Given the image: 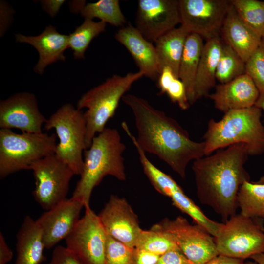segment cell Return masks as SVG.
<instances>
[{
    "label": "cell",
    "mask_w": 264,
    "mask_h": 264,
    "mask_svg": "<svg viewBox=\"0 0 264 264\" xmlns=\"http://www.w3.org/2000/svg\"><path fill=\"white\" fill-rule=\"evenodd\" d=\"M157 264H193L179 249L167 252L160 256Z\"/></svg>",
    "instance_id": "36"
},
{
    "label": "cell",
    "mask_w": 264,
    "mask_h": 264,
    "mask_svg": "<svg viewBox=\"0 0 264 264\" xmlns=\"http://www.w3.org/2000/svg\"><path fill=\"white\" fill-rule=\"evenodd\" d=\"M66 238V247L83 264H105L107 234L90 207Z\"/></svg>",
    "instance_id": "13"
},
{
    "label": "cell",
    "mask_w": 264,
    "mask_h": 264,
    "mask_svg": "<svg viewBox=\"0 0 264 264\" xmlns=\"http://www.w3.org/2000/svg\"><path fill=\"white\" fill-rule=\"evenodd\" d=\"M65 0H42L43 7L45 11L51 17L54 16L59 10V9L65 2Z\"/></svg>",
    "instance_id": "40"
},
{
    "label": "cell",
    "mask_w": 264,
    "mask_h": 264,
    "mask_svg": "<svg viewBox=\"0 0 264 264\" xmlns=\"http://www.w3.org/2000/svg\"><path fill=\"white\" fill-rule=\"evenodd\" d=\"M165 93L173 102L177 103L182 110H187L190 107L185 85L178 78H176L171 82Z\"/></svg>",
    "instance_id": "34"
},
{
    "label": "cell",
    "mask_w": 264,
    "mask_h": 264,
    "mask_svg": "<svg viewBox=\"0 0 264 264\" xmlns=\"http://www.w3.org/2000/svg\"><path fill=\"white\" fill-rule=\"evenodd\" d=\"M47 119L40 112L35 96L20 92L0 101V128L41 133Z\"/></svg>",
    "instance_id": "15"
},
{
    "label": "cell",
    "mask_w": 264,
    "mask_h": 264,
    "mask_svg": "<svg viewBox=\"0 0 264 264\" xmlns=\"http://www.w3.org/2000/svg\"><path fill=\"white\" fill-rule=\"evenodd\" d=\"M251 258L258 264H264V254L263 253L255 254Z\"/></svg>",
    "instance_id": "43"
},
{
    "label": "cell",
    "mask_w": 264,
    "mask_h": 264,
    "mask_svg": "<svg viewBox=\"0 0 264 264\" xmlns=\"http://www.w3.org/2000/svg\"><path fill=\"white\" fill-rule=\"evenodd\" d=\"M262 229H263V231H264V225H263V227H262ZM263 253L264 254V251Z\"/></svg>",
    "instance_id": "45"
},
{
    "label": "cell",
    "mask_w": 264,
    "mask_h": 264,
    "mask_svg": "<svg viewBox=\"0 0 264 264\" xmlns=\"http://www.w3.org/2000/svg\"><path fill=\"white\" fill-rule=\"evenodd\" d=\"M131 140L136 149L144 173L154 189L162 195L169 197L174 206L188 215L195 223L204 228L214 237H216L223 223L214 221L206 216L170 175L150 161L135 137H132Z\"/></svg>",
    "instance_id": "9"
},
{
    "label": "cell",
    "mask_w": 264,
    "mask_h": 264,
    "mask_svg": "<svg viewBox=\"0 0 264 264\" xmlns=\"http://www.w3.org/2000/svg\"><path fill=\"white\" fill-rule=\"evenodd\" d=\"M84 207L81 201L66 198L45 211L36 221L42 233L44 248L49 249L66 238L79 221Z\"/></svg>",
    "instance_id": "17"
},
{
    "label": "cell",
    "mask_w": 264,
    "mask_h": 264,
    "mask_svg": "<svg viewBox=\"0 0 264 264\" xmlns=\"http://www.w3.org/2000/svg\"><path fill=\"white\" fill-rule=\"evenodd\" d=\"M205 264H245L244 260L218 255Z\"/></svg>",
    "instance_id": "41"
},
{
    "label": "cell",
    "mask_w": 264,
    "mask_h": 264,
    "mask_svg": "<svg viewBox=\"0 0 264 264\" xmlns=\"http://www.w3.org/2000/svg\"><path fill=\"white\" fill-rule=\"evenodd\" d=\"M13 258V252L8 247L3 234L0 233V264H6Z\"/></svg>",
    "instance_id": "39"
},
{
    "label": "cell",
    "mask_w": 264,
    "mask_h": 264,
    "mask_svg": "<svg viewBox=\"0 0 264 264\" xmlns=\"http://www.w3.org/2000/svg\"><path fill=\"white\" fill-rule=\"evenodd\" d=\"M48 264H83L66 247L57 246L54 249Z\"/></svg>",
    "instance_id": "35"
},
{
    "label": "cell",
    "mask_w": 264,
    "mask_h": 264,
    "mask_svg": "<svg viewBox=\"0 0 264 264\" xmlns=\"http://www.w3.org/2000/svg\"><path fill=\"white\" fill-rule=\"evenodd\" d=\"M85 1L77 2L74 7L85 19L98 18L100 21L116 27H123L126 20L118 0H100L85 4Z\"/></svg>",
    "instance_id": "26"
},
{
    "label": "cell",
    "mask_w": 264,
    "mask_h": 264,
    "mask_svg": "<svg viewBox=\"0 0 264 264\" xmlns=\"http://www.w3.org/2000/svg\"><path fill=\"white\" fill-rule=\"evenodd\" d=\"M152 227L168 234L193 264H205L219 255L214 238L204 228L181 216L163 219Z\"/></svg>",
    "instance_id": "11"
},
{
    "label": "cell",
    "mask_w": 264,
    "mask_h": 264,
    "mask_svg": "<svg viewBox=\"0 0 264 264\" xmlns=\"http://www.w3.org/2000/svg\"><path fill=\"white\" fill-rule=\"evenodd\" d=\"M245 63L231 47L222 42L216 70V80L220 84H224L245 74Z\"/></svg>",
    "instance_id": "29"
},
{
    "label": "cell",
    "mask_w": 264,
    "mask_h": 264,
    "mask_svg": "<svg viewBox=\"0 0 264 264\" xmlns=\"http://www.w3.org/2000/svg\"><path fill=\"white\" fill-rule=\"evenodd\" d=\"M245 74L252 79L260 94L264 93V38L246 62Z\"/></svg>",
    "instance_id": "33"
},
{
    "label": "cell",
    "mask_w": 264,
    "mask_h": 264,
    "mask_svg": "<svg viewBox=\"0 0 264 264\" xmlns=\"http://www.w3.org/2000/svg\"><path fill=\"white\" fill-rule=\"evenodd\" d=\"M203 39L195 34H189L186 40L181 58L178 78L185 85L189 104L196 101L194 88L196 74L204 47Z\"/></svg>",
    "instance_id": "25"
},
{
    "label": "cell",
    "mask_w": 264,
    "mask_h": 264,
    "mask_svg": "<svg viewBox=\"0 0 264 264\" xmlns=\"http://www.w3.org/2000/svg\"><path fill=\"white\" fill-rule=\"evenodd\" d=\"M189 34L180 26L163 35L154 43L160 73L164 67L168 66L173 70L176 77L178 78L180 62Z\"/></svg>",
    "instance_id": "24"
},
{
    "label": "cell",
    "mask_w": 264,
    "mask_h": 264,
    "mask_svg": "<svg viewBox=\"0 0 264 264\" xmlns=\"http://www.w3.org/2000/svg\"><path fill=\"white\" fill-rule=\"evenodd\" d=\"M248 155L246 145L237 143L193 162L197 196L220 216L223 223L236 214L239 189L250 181L244 168Z\"/></svg>",
    "instance_id": "2"
},
{
    "label": "cell",
    "mask_w": 264,
    "mask_h": 264,
    "mask_svg": "<svg viewBox=\"0 0 264 264\" xmlns=\"http://www.w3.org/2000/svg\"><path fill=\"white\" fill-rule=\"evenodd\" d=\"M240 214L254 219L264 220V184L244 182L237 196Z\"/></svg>",
    "instance_id": "27"
},
{
    "label": "cell",
    "mask_w": 264,
    "mask_h": 264,
    "mask_svg": "<svg viewBox=\"0 0 264 264\" xmlns=\"http://www.w3.org/2000/svg\"><path fill=\"white\" fill-rule=\"evenodd\" d=\"M261 115L262 110L254 106L229 110L218 121L210 119L203 137L205 154L237 143L244 144L249 155L263 154L264 126Z\"/></svg>",
    "instance_id": "4"
},
{
    "label": "cell",
    "mask_w": 264,
    "mask_h": 264,
    "mask_svg": "<svg viewBox=\"0 0 264 264\" xmlns=\"http://www.w3.org/2000/svg\"><path fill=\"white\" fill-rule=\"evenodd\" d=\"M222 44L220 37L207 40L204 44L196 77V101L208 96L210 90L215 86L216 70Z\"/></svg>",
    "instance_id": "23"
},
{
    "label": "cell",
    "mask_w": 264,
    "mask_h": 264,
    "mask_svg": "<svg viewBox=\"0 0 264 264\" xmlns=\"http://www.w3.org/2000/svg\"><path fill=\"white\" fill-rule=\"evenodd\" d=\"M15 264H40L45 259L42 231L30 216H26L16 235Z\"/></svg>",
    "instance_id": "22"
},
{
    "label": "cell",
    "mask_w": 264,
    "mask_h": 264,
    "mask_svg": "<svg viewBox=\"0 0 264 264\" xmlns=\"http://www.w3.org/2000/svg\"><path fill=\"white\" fill-rule=\"evenodd\" d=\"M126 146L117 129L106 128L92 139L84 151V166L71 198L79 200L84 207L89 206L93 189L106 176L119 180L126 179L123 154Z\"/></svg>",
    "instance_id": "3"
},
{
    "label": "cell",
    "mask_w": 264,
    "mask_h": 264,
    "mask_svg": "<svg viewBox=\"0 0 264 264\" xmlns=\"http://www.w3.org/2000/svg\"><path fill=\"white\" fill-rule=\"evenodd\" d=\"M255 106L260 108L264 112V93L260 94L259 98L257 101ZM257 182L264 184V175L262 176L259 180Z\"/></svg>",
    "instance_id": "42"
},
{
    "label": "cell",
    "mask_w": 264,
    "mask_h": 264,
    "mask_svg": "<svg viewBox=\"0 0 264 264\" xmlns=\"http://www.w3.org/2000/svg\"><path fill=\"white\" fill-rule=\"evenodd\" d=\"M259 95L252 79L244 74L230 82L216 86L215 92L208 96L215 108L225 113L255 106Z\"/></svg>",
    "instance_id": "19"
},
{
    "label": "cell",
    "mask_w": 264,
    "mask_h": 264,
    "mask_svg": "<svg viewBox=\"0 0 264 264\" xmlns=\"http://www.w3.org/2000/svg\"><path fill=\"white\" fill-rule=\"evenodd\" d=\"M122 100L132 111L137 131L136 139L141 148L157 156L181 177L185 178L190 161L206 155L204 141L191 140L176 120L146 99L127 94Z\"/></svg>",
    "instance_id": "1"
},
{
    "label": "cell",
    "mask_w": 264,
    "mask_h": 264,
    "mask_svg": "<svg viewBox=\"0 0 264 264\" xmlns=\"http://www.w3.org/2000/svg\"><path fill=\"white\" fill-rule=\"evenodd\" d=\"M135 248L144 250L160 256L169 251L179 249L168 234L152 227L150 230L141 231L137 240Z\"/></svg>",
    "instance_id": "31"
},
{
    "label": "cell",
    "mask_w": 264,
    "mask_h": 264,
    "mask_svg": "<svg viewBox=\"0 0 264 264\" xmlns=\"http://www.w3.org/2000/svg\"><path fill=\"white\" fill-rule=\"evenodd\" d=\"M44 128L54 129L59 139L55 155L68 165L75 175H81L84 151L87 149L86 121L84 112L72 104L63 105L47 119Z\"/></svg>",
    "instance_id": "7"
},
{
    "label": "cell",
    "mask_w": 264,
    "mask_h": 264,
    "mask_svg": "<svg viewBox=\"0 0 264 264\" xmlns=\"http://www.w3.org/2000/svg\"><path fill=\"white\" fill-rule=\"evenodd\" d=\"M29 170L35 180L33 197L43 209L48 210L66 198L70 181L75 174L55 154L36 161Z\"/></svg>",
    "instance_id": "10"
},
{
    "label": "cell",
    "mask_w": 264,
    "mask_h": 264,
    "mask_svg": "<svg viewBox=\"0 0 264 264\" xmlns=\"http://www.w3.org/2000/svg\"><path fill=\"white\" fill-rule=\"evenodd\" d=\"M56 137L55 133L19 134L10 129H0V179L22 170H29L33 162L54 154Z\"/></svg>",
    "instance_id": "6"
},
{
    "label": "cell",
    "mask_w": 264,
    "mask_h": 264,
    "mask_svg": "<svg viewBox=\"0 0 264 264\" xmlns=\"http://www.w3.org/2000/svg\"><path fill=\"white\" fill-rule=\"evenodd\" d=\"M263 220L231 216L214 237L219 255L244 260L264 251Z\"/></svg>",
    "instance_id": "8"
},
{
    "label": "cell",
    "mask_w": 264,
    "mask_h": 264,
    "mask_svg": "<svg viewBox=\"0 0 264 264\" xmlns=\"http://www.w3.org/2000/svg\"><path fill=\"white\" fill-rule=\"evenodd\" d=\"M181 26L206 41L219 37L230 0H178Z\"/></svg>",
    "instance_id": "12"
},
{
    "label": "cell",
    "mask_w": 264,
    "mask_h": 264,
    "mask_svg": "<svg viewBox=\"0 0 264 264\" xmlns=\"http://www.w3.org/2000/svg\"><path fill=\"white\" fill-rule=\"evenodd\" d=\"M114 37L128 51L144 76L152 80H157L160 70L156 48L153 43L130 24L120 28Z\"/></svg>",
    "instance_id": "18"
},
{
    "label": "cell",
    "mask_w": 264,
    "mask_h": 264,
    "mask_svg": "<svg viewBox=\"0 0 264 264\" xmlns=\"http://www.w3.org/2000/svg\"><path fill=\"white\" fill-rule=\"evenodd\" d=\"M177 78L175 75L173 70L168 66L164 67L158 77V86L160 93H165V92L171 82Z\"/></svg>",
    "instance_id": "38"
},
{
    "label": "cell",
    "mask_w": 264,
    "mask_h": 264,
    "mask_svg": "<svg viewBox=\"0 0 264 264\" xmlns=\"http://www.w3.org/2000/svg\"><path fill=\"white\" fill-rule=\"evenodd\" d=\"M160 256L136 248L133 250V264H157Z\"/></svg>",
    "instance_id": "37"
},
{
    "label": "cell",
    "mask_w": 264,
    "mask_h": 264,
    "mask_svg": "<svg viewBox=\"0 0 264 264\" xmlns=\"http://www.w3.org/2000/svg\"><path fill=\"white\" fill-rule=\"evenodd\" d=\"M245 264H258L255 261H248L245 262Z\"/></svg>",
    "instance_id": "44"
},
{
    "label": "cell",
    "mask_w": 264,
    "mask_h": 264,
    "mask_svg": "<svg viewBox=\"0 0 264 264\" xmlns=\"http://www.w3.org/2000/svg\"><path fill=\"white\" fill-rule=\"evenodd\" d=\"M222 41L246 62L259 46L261 38L241 19L230 2L221 31Z\"/></svg>",
    "instance_id": "21"
},
{
    "label": "cell",
    "mask_w": 264,
    "mask_h": 264,
    "mask_svg": "<svg viewBox=\"0 0 264 264\" xmlns=\"http://www.w3.org/2000/svg\"><path fill=\"white\" fill-rule=\"evenodd\" d=\"M241 19L261 39L264 38V1L231 0Z\"/></svg>",
    "instance_id": "30"
},
{
    "label": "cell",
    "mask_w": 264,
    "mask_h": 264,
    "mask_svg": "<svg viewBox=\"0 0 264 264\" xmlns=\"http://www.w3.org/2000/svg\"><path fill=\"white\" fill-rule=\"evenodd\" d=\"M98 216L108 235L135 248L142 229L137 215L124 198L111 195Z\"/></svg>",
    "instance_id": "16"
},
{
    "label": "cell",
    "mask_w": 264,
    "mask_h": 264,
    "mask_svg": "<svg viewBox=\"0 0 264 264\" xmlns=\"http://www.w3.org/2000/svg\"><path fill=\"white\" fill-rule=\"evenodd\" d=\"M181 23L178 0H139L135 27L143 37L154 43Z\"/></svg>",
    "instance_id": "14"
},
{
    "label": "cell",
    "mask_w": 264,
    "mask_h": 264,
    "mask_svg": "<svg viewBox=\"0 0 264 264\" xmlns=\"http://www.w3.org/2000/svg\"><path fill=\"white\" fill-rule=\"evenodd\" d=\"M143 76V74L139 71L129 72L124 76L114 75L81 96L77 108L80 110L87 109L84 112L87 149L90 146L93 138L106 128L108 121L114 116L126 92Z\"/></svg>",
    "instance_id": "5"
},
{
    "label": "cell",
    "mask_w": 264,
    "mask_h": 264,
    "mask_svg": "<svg viewBox=\"0 0 264 264\" xmlns=\"http://www.w3.org/2000/svg\"><path fill=\"white\" fill-rule=\"evenodd\" d=\"M106 23L85 18L83 23L68 35V46L75 59H84L85 53L92 40L105 31Z\"/></svg>",
    "instance_id": "28"
},
{
    "label": "cell",
    "mask_w": 264,
    "mask_h": 264,
    "mask_svg": "<svg viewBox=\"0 0 264 264\" xmlns=\"http://www.w3.org/2000/svg\"><path fill=\"white\" fill-rule=\"evenodd\" d=\"M18 42L29 44L38 51L39 59L34 71L40 74L45 67L58 61H65V50L68 46V35L59 33L52 25L47 26L44 31L36 36H27L20 34L15 35Z\"/></svg>",
    "instance_id": "20"
},
{
    "label": "cell",
    "mask_w": 264,
    "mask_h": 264,
    "mask_svg": "<svg viewBox=\"0 0 264 264\" xmlns=\"http://www.w3.org/2000/svg\"><path fill=\"white\" fill-rule=\"evenodd\" d=\"M134 248L107 234L105 264H133Z\"/></svg>",
    "instance_id": "32"
}]
</instances>
